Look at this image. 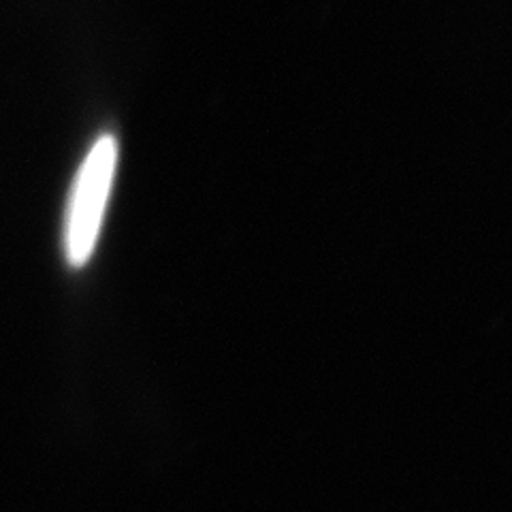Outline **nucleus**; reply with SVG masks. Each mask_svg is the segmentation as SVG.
I'll use <instances>...</instances> for the list:
<instances>
[{
  "label": "nucleus",
  "mask_w": 512,
  "mask_h": 512,
  "mask_svg": "<svg viewBox=\"0 0 512 512\" xmlns=\"http://www.w3.org/2000/svg\"><path fill=\"white\" fill-rule=\"evenodd\" d=\"M118 146L111 135L94 143L77 171L64 218V254L73 267H84L101 233L107 199L114 184Z\"/></svg>",
  "instance_id": "obj_1"
}]
</instances>
